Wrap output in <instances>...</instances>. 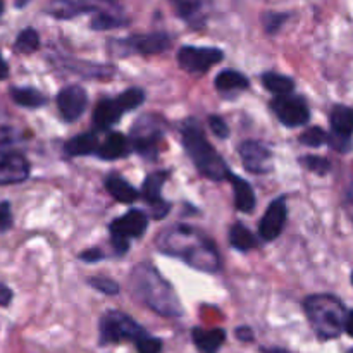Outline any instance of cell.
I'll list each match as a JSON object with an SVG mask.
<instances>
[{
    "mask_svg": "<svg viewBox=\"0 0 353 353\" xmlns=\"http://www.w3.org/2000/svg\"><path fill=\"white\" fill-rule=\"evenodd\" d=\"M159 252L179 259L200 272L216 274L221 271V255L207 234L192 226L178 224L157 236Z\"/></svg>",
    "mask_w": 353,
    "mask_h": 353,
    "instance_id": "obj_1",
    "label": "cell"
},
{
    "mask_svg": "<svg viewBox=\"0 0 353 353\" xmlns=\"http://www.w3.org/2000/svg\"><path fill=\"white\" fill-rule=\"evenodd\" d=\"M130 286L133 295L159 316H183V305L174 288L148 262H141L131 271Z\"/></svg>",
    "mask_w": 353,
    "mask_h": 353,
    "instance_id": "obj_2",
    "label": "cell"
},
{
    "mask_svg": "<svg viewBox=\"0 0 353 353\" xmlns=\"http://www.w3.org/2000/svg\"><path fill=\"white\" fill-rule=\"evenodd\" d=\"M181 138L186 154L190 155L200 174L214 181H228L231 174L230 168L224 159L217 154L216 148L209 143L195 119H188L183 124Z\"/></svg>",
    "mask_w": 353,
    "mask_h": 353,
    "instance_id": "obj_3",
    "label": "cell"
},
{
    "mask_svg": "<svg viewBox=\"0 0 353 353\" xmlns=\"http://www.w3.org/2000/svg\"><path fill=\"white\" fill-rule=\"evenodd\" d=\"M303 310L321 340H334L345 331L348 312L338 296L327 293L310 295L303 302Z\"/></svg>",
    "mask_w": 353,
    "mask_h": 353,
    "instance_id": "obj_4",
    "label": "cell"
},
{
    "mask_svg": "<svg viewBox=\"0 0 353 353\" xmlns=\"http://www.w3.org/2000/svg\"><path fill=\"white\" fill-rule=\"evenodd\" d=\"M100 343L116 345V343H134V347L141 343L148 336L147 331L128 314L119 310H109L102 316L99 324Z\"/></svg>",
    "mask_w": 353,
    "mask_h": 353,
    "instance_id": "obj_5",
    "label": "cell"
},
{
    "mask_svg": "<svg viewBox=\"0 0 353 353\" xmlns=\"http://www.w3.org/2000/svg\"><path fill=\"white\" fill-rule=\"evenodd\" d=\"M145 102V93L140 88H130L114 99H102L93 110V126L97 131H105L119 121L123 114L137 109Z\"/></svg>",
    "mask_w": 353,
    "mask_h": 353,
    "instance_id": "obj_6",
    "label": "cell"
},
{
    "mask_svg": "<svg viewBox=\"0 0 353 353\" xmlns=\"http://www.w3.org/2000/svg\"><path fill=\"white\" fill-rule=\"evenodd\" d=\"M162 140H164V128L159 117L145 114L133 124L130 133L131 147L137 154L145 159H155L161 152Z\"/></svg>",
    "mask_w": 353,
    "mask_h": 353,
    "instance_id": "obj_7",
    "label": "cell"
},
{
    "mask_svg": "<svg viewBox=\"0 0 353 353\" xmlns=\"http://www.w3.org/2000/svg\"><path fill=\"white\" fill-rule=\"evenodd\" d=\"M271 109L276 117L288 128L302 126L310 119V110L305 99L295 93L276 97L271 102Z\"/></svg>",
    "mask_w": 353,
    "mask_h": 353,
    "instance_id": "obj_8",
    "label": "cell"
},
{
    "mask_svg": "<svg viewBox=\"0 0 353 353\" xmlns=\"http://www.w3.org/2000/svg\"><path fill=\"white\" fill-rule=\"evenodd\" d=\"M223 59V50L214 47H192V45H186V47L179 48L178 52L179 65L188 72H207Z\"/></svg>",
    "mask_w": 353,
    "mask_h": 353,
    "instance_id": "obj_9",
    "label": "cell"
},
{
    "mask_svg": "<svg viewBox=\"0 0 353 353\" xmlns=\"http://www.w3.org/2000/svg\"><path fill=\"white\" fill-rule=\"evenodd\" d=\"M240 157L245 169L252 174H265L272 169V152L261 141H243L240 145Z\"/></svg>",
    "mask_w": 353,
    "mask_h": 353,
    "instance_id": "obj_10",
    "label": "cell"
},
{
    "mask_svg": "<svg viewBox=\"0 0 353 353\" xmlns=\"http://www.w3.org/2000/svg\"><path fill=\"white\" fill-rule=\"evenodd\" d=\"M168 176L169 172L165 171L152 172V174L147 176L143 188H141V195H143L145 202L150 207V214L154 219H162L169 212V203L164 202L161 195V190L164 183L168 181Z\"/></svg>",
    "mask_w": 353,
    "mask_h": 353,
    "instance_id": "obj_11",
    "label": "cell"
},
{
    "mask_svg": "<svg viewBox=\"0 0 353 353\" xmlns=\"http://www.w3.org/2000/svg\"><path fill=\"white\" fill-rule=\"evenodd\" d=\"M30 178V162L16 152L0 150V186L17 185Z\"/></svg>",
    "mask_w": 353,
    "mask_h": 353,
    "instance_id": "obj_12",
    "label": "cell"
},
{
    "mask_svg": "<svg viewBox=\"0 0 353 353\" xmlns=\"http://www.w3.org/2000/svg\"><path fill=\"white\" fill-rule=\"evenodd\" d=\"M286 217H288V207H286V200L278 199L269 205L265 210L264 217L259 223V233L264 241H272L281 234L283 228L286 224Z\"/></svg>",
    "mask_w": 353,
    "mask_h": 353,
    "instance_id": "obj_13",
    "label": "cell"
},
{
    "mask_svg": "<svg viewBox=\"0 0 353 353\" xmlns=\"http://www.w3.org/2000/svg\"><path fill=\"white\" fill-rule=\"evenodd\" d=\"M148 226V217L147 214L141 210H130L124 216L117 217L112 223L109 224L110 236H119V238H140L141 234L147 231Z\"/></svg>",
    "mask_w": 353,
    "mask_h": 353,
    "instance_id": "obj_14",
    "label": "cell"
},
{
    "mask_svg": "<svg viewBox=\"0 0 353 353\" xmlns=\"http://www.w3.org/2000/svg\"><path fill=\"white\" fill-rule=\"evenodd\" d=\"M88 97L86 92L78 85L65 86L57 95V107L65 121H76L85 112Z\"/></svg>",
    "mask_w": 353,
    "mask_h": 353,
    "instance_id": "obj_15",
    "label": "cell"
},
{
    "mask_svg": "<svg viewBox=\"0 0 353 353\" xmlns=\"http://www.w3.org/2000/svg\"><path fill=\"white\" fill-rule=\"evenodd\" d=\"M130 50L138 52V54H161L171 47V38L165 33H148L131 37L124 41Z\"/></svg>",
    "mask_w": 353,
    "mask_h": 353,
    "instance_id": "obj_16",
    "label": "cell"
},
{
    "mask_svg": "<svg viewBox=\"0 0 353 353\" xmlns=\"http://www.w3.org/2000/svg\"><path fill=\"white\" fill-rule=\"evenodd\" d=\"M131 150L133 147H131L130 137H124L123 133H109L105 140L100 143L97 155L103 161H116V159L126 157Z\"/></svg>",
    "mask_w": 353,
    "mask_h": 353,
    "instance_id": "obj_17",
    "label": "cell"
},
{
    "mask_svg": "<svg viewBox=\"0 0 353 353\" xmlns=\"http://www.w3.org/2000/svg\"><path fill=\"white\" fill-rule=\"evenodd\" d=\"M193 343L200 353H217L226 341V331L219 330H203V327H195L192 331Z\"/></svg>",
    "mask_w": 353,
    "mask_h": 353,
    "instance_id": "obj_18",
    "label": "cell"
},
{
    "mask_svg": "<svg viewBox=\"0 0 353 353\" xmlns=\"http://www.w3.org/2000/svg\"><path fill=\"white\" fill-rule=\"evenodd\" d=\"M228 181L233 185L234 192V205L240 212H252L255 209V203H257V199H255V193L252 190V185L247 181V179L240 178V176L233 174L231 172Z\"/></svg>",
    "mask_w": 353,
    "mask_h": 353,
    "instance_id": "obj_19",
    "label": "cell"
},
{
    "mask_svg": "<svg viewBox=\"0 0 353 353\" xmlns=\"http://www.w3.org/2000/svg\"><path fill=\"white\" fill-rule=\"evenodd\" d=\"M105 190L114 200L121 203H133L140 196L134 186H131L126 179L117 174H110L105 178Z\"/></svg>",
    "mask_w": 353,
    "mask_h": 353,
    "instance_id": "obj_20",
    "label": "cell"
},
{
    "mask_svg": "<svg viewBox=\"0 0 353 353\" xmlns=\"http://www.w3.org/2000/svg\"><path fill=\"white\" fill-rule=\"evenodd\" d=\"M99 137L97 133H83L78 137L71 138V140L65 143L64 150L65 154L71 155V157H79V155H92L99 152Z\"/></svg>",
    "mask_w": 353,
    "mask_h": 353,
    "instance_id": "obj_21",
    "label": "cell"
},
{
    "mask_svg": "<svg viewBox=\"0 0 353 353\" xmlns=\"http://www.w3.org/2000/svg\"><path fill=\"white\" fill-rule=\"evenodd\" d=\"M330 121L333 133L343 134V137L353 134V107L334 105L330 114Z\"/></svg>",
    "mask_w": 353,
    "mask_h": 353,
    "instance_id": "obj_22",
    "label": "cell"
},
{
    "mask_svg": "<svg viewBox=\"0 0 353 353\" xmlns=\"http://www.w3.org/2000/svg\"><path fill=\"white\" fill-rule=\"evenodd\" d=\"M230 243L231 247L236 248V250L250 252L254 250V248H257L259 241L257 238H255V234L252 233L245 224L236 223L233 224V228H231L230 231Z\"/></svg>",
    "mask_w": 353,
    "mask_h": 353,
    "instance_id": "obj_23",
    "label": "cell"
},
{
    "mask_svg": "<svg viewBox=\"0 0 353 353\" xmlns=\"http://www.w3.org/2000/svg\"><path fill=\"white\" fill-rule=\"evenodd\" d=\"M65 68L71 69V71H74V72H78V74L86 76V78L107 79L114 74V68H110V65L90 64V62L71 61V59H65Z\"/></svg>",
    "mask_w": 353,
    "mask_h": 353,
    "instance_id": "obj_24",
    "label": "cell"
},
{
    "mask_svg": "<svg viewBox=\"0 0 353 353\" xmlns=\"http://www.w3.org/2000/svg\"><path fill=\"white\" fill-rule=\"evenodd\" d=\"M248 78L241 72L233 71V69H226V71H221L216 78V88L219 92H240V90L248 88Z\"/></svg>",
    "mask_w": 353,
    "mask_h": 353,
    "instance_id": "obj_25",
    "label": "cell"
},
{
    "mask_svg": "<svg viewBox=\"0 0 353 353\" xmlns=\"http://www.w3.org/2000/svg\"><path fill=\"white\" fill-rule=\"evenodd\" d=\"M179 17L188 21L190 24L203 21V0H171Z\"/></svg>",
    "mask_w": 353,
    "mask_h": 353,
    "instance_id": "obj_26",
    "label": "cell"
},
{
    "mask_svg": "<svg viewBox=\"0 0 353 353\" xmlns=\"http://www.w3.org/2000/svg\"><path fill=\"white\" fill-rule=\"evenodd\" d=\"M10 97L14 102L21 107H28V109H38L47 103V97L41 92L34 88H10Z\"/></svg>",
    "mask_w": 353,
    "mask_h": 353,
    "instance_id": "obj_27",
    "label": "cell"
},
{
    "mask_svg": "<svg viewBox=\"0 0 353 353\" xmlns=\"http://www.w3.org/2000/svg\"><path fill=\"white\" fill-rule=\"evenodd\" d=\"M262 83H264L265 88L271 93H274L276 97L290 95V93H293V90H295L293 79L285 74H279V72H264V74H262Z\"/></svg>",
    "mask_w": 353,
    "mask_h": 353,
    "instance_id": "obj_28",
    "label": "cell"
},
{
    "mask_svg": "<svg viewBox=\"0 0 353 353\" xmlns=\"http://www.w3.org/2000/svg\"><path fill=\"white\" fill-rule=\"evenodd\" d=\"M38 47H40V37L33 28H26L21 31L14 41V50L19 54H31V52L38 50Z\"/></svg>",
    "mask_w": 353,
    "mask_h": 353,
    "instance_id": "obj_29",
    "label": "cell"
},
{
    "mask_svg": "<svg viewBox=\"0 0 353 353\" xmlns=\"http://www.w3.org/2000/svg\"><path fill=\"white\" fill-rule=\"evenodd\" d=\"M47 12L59 19H69V17H74L76 14L83 12V7L76 6L71 0H52L47 7Z\"/></svg>",
    "mask_w": 353,
    "mask_h": 353,
    "instance_id": "obj_30",
    "label": "cell"
},
{
    "mask_svg": "<svg viewBox=\"0 0 353 353\" xmlns=\"http://www.w3.org/2000/svg\"><path fill=\"white\" fill-rule=\"evenodd\" d=\"M300 164L319 176L327 174L331 169V162L324 157H317V155H303V157H300Z\"/></svg>",
    "mask_w": 353,
    "mask_h": 353,
    "instance_id": "obj_31",
    "label": "cell"
},
{
    "mask_svg": "<svg viewBox=\"0 0 353 353\" xmlns=\"http://www.w3.org/2000/svg\"><path fill=\"white\" fill-rule=\"evenodd\" d=\"M300 141H302L303 145H307V147L317 148L321 147V145L327 143V133L323 130V128H317V126L309 128V130L302 133Z\"/></svg>",
    "mask_w": 353,
    "mask_h": 353,
    "instance_id": "obj_32",
    "label": "cell"
},
{
    "mask_svg": "<svg viewBox=\"0 0 353 353\" xmlns=\"http://www.w3.org/2000/svg\"><path fill=\"white\" fill-rule=\"evenodd\" d=\"M88 283L95 290L102 292L103 295H117V293H119V285H117L114 279L105 278V276H95V278H90Z\"/></svg>",
    "mask_w": 353,
    "mask_h": 353,
    "instance_id": "obj_33",
    "label": "cell"
},
{
    "mask_svg": "<svg viewBox=\"0 0 353 353\" xmlns=\"http://www.w3.org/2000/svg\"><path fill=\"white\" fill-rule=\"evenodd\" d=\"M121 24H123V19L110 16V14H105V12L97 14L92 21L93 30H100V31L110 30V28H117V26H121Z\"/></svg>",
    "mask_w": 353,
    "mask_h": 353,
    "instance_id": "obj_34",
    "label": "cell"
},
{
    "mask_svg": "<svg viewBox=\"0 0 353 353\" xmlns=\"http://www.w3.org/2000/svg\"><path fill=\"white\" fill-rule=\"evenodd\" d=\"M286 14H278V12H268L264 14L262 21H264V26L268 30V33H276V31L281 28V24L286 21Z\"/></svg>",
    "mask_w": 353,
    "mask_h": 353,
    "instance_id": "obj_35",
    "label": "cell"
},
{
    "mask_svg": "<svg viewBox=\"0 0 353 353\" xmlns=\"http://www.w3.org/2000/svg\"><path fill=\"white\" fill-rule=\"evenodd\" d=\"M209 126L212 130V133L219 138H228L230 137V128H228L226 121L219 116H210L209 117Z\"/></svg>",
    "mask_w": 353,
    "mask_h": 353,
    "instance_id": "obj_36",
    "label": "cell"
},
{
    "mask_svg": "<svg viewBox=\"0 0 353 353\" xmlns=\"http://www.w3.org/2000/svg\"><path fill=\"white\" fill-rule=\"evenodd\" d=\"M138 353H161L162 352V341L159 338H154L148 334L143 341L137 347Z\"/></svg>",
    "mask_w": 353,
    "mask_h": 353,
    "instance_id": "obj_37",
    "label": "cell"
},
{
    "mask_svg": "<svg viewBox=\"0 0 353 353\" xmlns=\"http://www.w3.org/2000/svg\"><path fill=\"white\" fill-rule=\"evenodd\" d=\"M350 138L352 137H343V134L331 133L327 134V143L338 152H347L350 148Z\"/></svg>",
    "mask_w": 353,
    "mask_h": 353,
    "instance_id": "obj_38",
    "label": "cell"
},
{
    "mask_svg": "<svg viewBox=\"0 0 353 353\" xmlns=\"http://www.w3.org/2000/svg\"><path fill=\"white\" fill-rule=\"evenodd\" d=\"M12 226V212L9 202H0V231H7Z\"/></svg>",
    "mask_w": 353,
    "mask_h": 353,
    "instance_id": "obj_39",
    "label": "cell"
},
{
    "mask_svg": "<svg viewBox=\"0 0 353 353\" xmlns=\"http://www.w3.org/2000/svg\"><path fill=\"white\" fill-rule=\"evenodd\" d=\"M79 259L83 262H100L105 259V255H103V252L100 248H88V250L79 254Z\"/></svg>",
    "mask_w": 353,
    "mask_h": 353,
    "instance_id": "obj_40",
    "label": "cell"
},
{
    "mask_svg": "<svg viewBox=\"0 0 353 353\" xmlns=\"http://www.w3.org/2000/svg\"><path fill=\"white\" fill-rule=\"evenodd\" d=\"M12 300V292L0 281V307H7Z\"/></svg>",
    "mask_w": 353,
    "mask_h": 353,
    "instance_id": "obj_41",
    "label": "cell"
},
{
    "mask_svg": "<svg viewBox=\"0 0 353 353\" xmlns=\"http://www.w3.org/2000/svg\"><path fill=\"white\" fill-rule=\"evenodd\" d=\"M236 338L241 341H252L254 340V333H252L250 327H238Z\"/></svg>",
    "mask_w": 353,
    "mask_h": 353,
    "instance_id": "obj_42",
    "label": "cell"
},
{
    "mask_svg": "<svg viewBox=\"0 0 353 353\" xmlns=\"http://www.w3.org/2000/svg\"><path fill=\"white\" fill-rule=\"evenodd\" d=\"M345 331H347L348 336L353 338V310L347 314V321H345Z\"/></svg>",
    "mask_w": 353,
    "mask_h": 353,
    "instance_id": "obj_43",
    "label": "cell"
},
{
    "mask_svg": "<svg viewBox=\"0 0 353 353\" xmlns=\"http://www.w3.org/2000/svg\"><path fill=\"white\" fill-rule=\"evenodd\" d=\"M7 74H9V65H7L6 59L0 55V79H6Z\"/></svg>",
    "mask_w": 353,
    "mask_h": 353,
    "instance_id": "obj_44",
    "label": "cell"
},
{
    "mask_svg": "<svg viewBox=\"0 0 353 353\" xmlns=\"http://www.w3.org/2000/svg\"><path fill=\"white\" fill-rule=\"evenodd\" d=\"M264 353H288L286 350H281V348H262Z\"/></svg>",
    "mask_w": 353,
    "mask_h": 353,
    "instance_id": "obj_45",
    "label": "cell"
},
{
    "mask_svg": "<svg viewBox=\"0 0 353 353\" xmlns=\"http://www.w3.org/2000/svg\"><path fill=\"white\" fill-rule=\"evenodd\" d=\"M28 3V0H16V7H24Z\"/></svg>",
    "mask_w": 353,
    "mask_h": 353,
    "instance_id": "obj_46",
    "label": "cell"
},
{
    "mask_svg": "<svg viewBox=\"0 0 353 353\" xmlns=\"http://www.w3.org/2000/svg\"><path fill=\"white\" fill-rule=\"evenodd\" d=\"M3 12V0H0V16H2Z\"/></svg>",
    "mask_w": 353,
    "mask_h": 353,
    "instance_id": "obj_47",
    "label": "cell"
},
{
    "mask_svg": "<svg viewBox=\"0 0 353 353\" xmlns=\"http://www.w3.org/2000/svg\"><path fill=\"white\" fill-rule=\"evenodd\" d=\"M347 353H353V348H352V350H348V352H347Z\"/></svg>",
    "mask_w": 353,
    "mask_h": 353,
    "instance_id": "obj_48",
    "label": "cell"
},
{
    "mask_svg": "<svg viewBox=\"0 0 353 353\" xmlns=\"http://www.w3.org/2000/svg\"><path fill=\"white\" fill-rule=\"evenodd\" d=\"M352 285H353V272H352Z\"/></svg>",
    "mask_w": 353,
    "mask_h": 353,
    "instance_id": "obj_49",
    "label": "cell"
}]
</instances>
